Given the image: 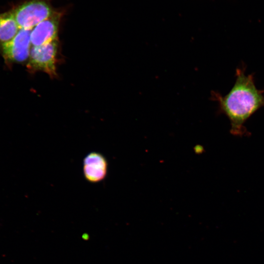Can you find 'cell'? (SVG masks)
Wrapping results in <instances>:
<instances>
[{
	"label": "cell",
	"mask_w": 264,
	"mask_h": 264,
	"mask_svg": "<svg viewBox=\"0 0 264 264\" xmlns=\"http://www.w3.org/2000/svg\"><path fill=\"white\" fill-rule=\"evenodd\" d=\"M236 81L229 93L222 96L212 93V99L218 102L220 111L225 114L231 123V133L242 135L246 132L244 124L257 110L264 107V90L255 86L254 74L246 75L244 65L236 69Z\"/></svg>",
	"instance_id": "1"
},
{
	"label": "cell",
	"mask_w": 264,
	"mask_h": 264,
	"mask_svg": "<svg viewBox=\"0 0 264 264\" xmlns=\"http://www.w3.org/2000/svg\"><path fill=\"white\" fill-rule=\"evenodd\" d=\"M12 12L20 29H32L54 13L49 3L44 0L29 1Z\"/></svg>",
	"instance_id": "2"
},
{
	"label": "cell",
	"mask_w": 264,
	"mask_h": 264,
	"mask_svg": "<svg viewBox=\"0 0 264 264\" xmlns=\"http://www.w3.org/2000/svg\"><path fill=\"white\" fill-rule=\"evenodd\" d=\"M57 50V40L42 45L33 46L30 51L28 68L32 70H42L51 76H56Z\"/></svg>",
	"instance_id": "3"
},
{
	"label": "cell",
	"mask_w": 264,
	"mask_h": 264,
	"mask_svg": "<svg viewBox=\"0 0 264 264\" xmlns=\"http://www.w3.org/2000/svg\"><path fill=\"white\" fill-rule=\"evenodd\" d=\"M32 29L21 28L15 37L1 44L3 55L6 59L22 62L29 56Z\"/></svg>",
	"instance_id": "4"
},
{
	"label": "cell",
	"mask_w": 264,
	"mask_h": 264,
	"mask_svg": "<svg viewBox=\"0 0 264 264\" xmlns=\"http://www.w3.org/2000/svg\"><path fill=\"white\" fill-rule=\"evenodd\" d=\"M60 19V14L54 13L34 27L30 36L31 44L39 46L57 40Z\"/></svg>",
	"instance_id": "5"
},
{
	"label": "cell",
	"mask_w": 264,
	"mask_h": 264,
	"mask_svg": "<svg viewBox=\"0 0 264 264\" xmlns=\"http://www.w3.org/2000/svg\"><path fill=\"white\" fill-rule=\"evenodd\" d=\"M83 167L86 180L91 183H97L106 177L108 172V161L102 154L92 152L84 158Z\"/></svg>",
	"instance_id": "6"
},
{
	"label": "cell",
	"mask_w": 264,
	"mask_h": 264,
	"mask_svg": "<svg viewBox=\"0 0 264 264\" xmlns=\"http://www.w3.org/2000/svg\"><path fill=\"white\" fill-rule=\"evenodd\" d=\"M20 27L14 18L13 12L0 14V44L12 40L19 31Z\"/></svg>",
	"instance_id": "7"
}]
</instances>
